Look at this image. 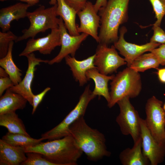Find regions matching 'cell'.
<instances>
[{"instance_id":"cell-6","label":"cell","mask_w":165,"mask_h":165,"mask_svg":"<svg viewBox=\"0 0 165 165\" xmlns=\"http://www.w3.org/2000/svg\"><path fill=\"white\" fill-rule=\"evenodd\" d=\"M96 96L93 93L89 84L87 86L74 108L63 121L55 127L41 135L44 140L49 141L71 135L69 128L71 124L80 117L84 116L90 102Z\"/></svg>"},{"instance_id":"cell-36","label":"cell","mask_w":165,"mask_h":165,"mask_svg":"<svg viewBox=\"0 0 165 165\" xmlns=\"http://www.w3.org/2000/svg\"><path fill=\"white\" fill-rule=\"evenodd\" d=\"M107 2V0H97L94 5V8L96 11L98 13L100 8L105 6Z\"/></svg>"},{"instance_id":"cell-13","label":"cell","mask_w":165,"mask_h":165,"mask_svg":"<svg viewBox=\"0 0 165 165\" xmlns=\"http://www.w3.org/2000/svg\"><path fill=\"white\" fill-rule=\"evenodd\" d=\"M60 46L61 42L59 29V28H54L51 29L50 33L46 36L30 39L19 56H25L35 51H38L44 55L49 54L56 47Z\"/></svg>"},{"instance_id":"cell-38","label":"cell","mask_w":165,"mask_h":165,"mask_svg":"<svg viewBox=\"0 0 165 165\" xmlns=\"http://www.w3.org/2000/svg\"><path fill=\"white\" fill-rule=\"evenodd\" d=\"M9 77L6 71L2 68H0V77Z\"/></svg>"},{"instance_id":"cell-25","label":"cell","mask_w":165,"mask_h":165,"mask_svg":"<svg viewBox=\"0 0 165 165\" xmlns=\"http://www.w3.org/2000/svg\"><path fill=\"white\" fill-rule=\"evenodd\" d=\"M143 54L136 58L129 67L135 71L144 72L152 68H156L160 65L156 56L152 52Z\"/></svg>"},{"instance_id":"cell-14","label":"cell","mask_w":165,"mask_h":165,"mask_svg":"<svg viewBox=\"0 0 165 165\" xmlns=\"http://www.w3.org/2000/svg\"><path fill=\"white\" fill-rule=\"evenodd\" d=\"M28 61V68L23 80L18 84L9 88L13 92L20 94L26 98L30 104L32 105L34 94L31 89V84L34 77L36 67L40 63H47L48 60H44L35 57L33 53L26 55Z\"/></svg>"},{"instance_id":"cell-33","label":"cell","mask_w":165,"mask_h":165,"mask_svg":"<svg viewBox=\"0 0 165 165\" xmlns=\"http://www.w3.org/2000/svg\"><path fill=\"white\" fill-rule=\"evenodd\" d=\"M70 6L73 8L78 13L85 7L87 0H64Z\"/></svg>"},{"instance_id":"cell-22","label":"cell","mask_w":165,"mask_h":165,"mask_svg":"<svg viewBox=\"0 0 165 165\" xmlns=\"http://www.w3.org/2000/svg\"><path fill=\"white\" fill-rule=\"evenodd\" d=\"M57 14L63 19L69 33L72 35H79L77 29L75 19L77 12L70 6L64 0H57Z\"/></svg>"},{"instance_id":"cell-37","label":"cell","mask_w":165,"mask_h":165,"mask_svg":"<svg viewBox=\"0 0 165 165\" xmlns=\"http://www.w3.org/2000/svg\"><path fill=\"white\" fill-rule=\"evenodd\" d=\"M157 74L159 80L162 83H165V68L159 69Z\"/></svg>"},{"instance_id":"cell-24","label":"cell","mask_w":165,"mask_h":165,"mask_svg":"<svg viewBox=\"0 0 165 165\" xmlns=\"http://www.w3.org/2000/svg\"><path fill=\"white\" fill-rule=\"evenodd\" d=\"M0 125L6 127L9 132L30 136L23 122L15 112L0 115Z\"/></svg>"},{"instance_id":"cell-7","label":"cell","mask_w":165,"mask_h":165,"mask_svg":"<svg viewBox=\"0 0 165 165\" xmlns=\"http://www.w3.org/2000/svg\"><path fill=\"white\" fill-rule=\"evenodd\" d=\"M130 98L126 97L117 102L120 112L116 121L122 133L124 135H130L135 143L141 137V118L130 103Z\"/></svg>"},{"instance_id":"cell-12","label":"cell","mask_w":165,"mask_h":165,"mask_svg":"<svg viewBox=\"0 0 165 165\" xmlns=\"http://www.w3.org/2000/svg\"><path fill=\"white\" fill-rule=\"evenodd\" d=\"M127 31L125 27L123 26L120 28L118 39L114 43V46L119 53L124 57L128 67L130 66L136 58L145 52H150L161 45L159 43L151 42L142 45L128 42L124 38V35Z\"/></svg>"},{"instance_id":"cell-23","label":"cell","mask_w":165,"mask_h":165,"mask_svg":"<svg viewBox=\"0 0 165 165\" xmlns=\"http://www.w3.org/2000/svg\"><path fill=\"white\" fill-rule=\"evenodd\" d=\"M13 44V41L10 42L6 55L0 59V66L6 71L14 85H16L22 80V74L21 70L17 67L13 59L12 52Z\"/></svg>"},{"instance_id":"cell-18","label":"cell","mask_w":165,"mask_h":165,"mask_svg":"<svg viewBox=\"0 0 165 165\" xmlns=\"http://www.w3.org/2000/svg\"><path fill=\"white\" fill-rule=\"evenodd\" d=\"M24 148L11 145L0 139V165H19L27 159Z\"/></svg>"},{"instance_id":"cell-26","label":"cell","mask_w":165,"mask_h":165,"mask_svg":"<svg viewBox=\"0 0 165 165\" xmlns=\"http://www.w3.org/2000/svg\"><path fill=\"white\" fill-rule=\"evenodd\" d=\"M2 139L11 145L24 148L34 146L44 140L42 137L38 139H35L30 136L9 132H7Z\"/></svg>"},{"instance_id":"cell-11","label":"cell","mask_w":165,"mask_h":165,"mask_svg":"<svg viewBox=\"0 0 165 165\" xmlns=\"http://www.w3.org/2000/svg\"><path fill=\"white\" fill-rule=\"evenodd\" d=\"M141 137L143 155L151 165H157L163 160L165 156V144L160 143L153 137L145 119L141 118Z\"/></svg>"},{"instance_id":"cell-3","label":"cell","mask_w":165,"mask_h":165,"mask_svg":"<svg viewBox=\"0 0 165 165\" xmlns=\"http://www.w3.org/2000/svg\"><path fill=\"white\" fill-rule=\"evenodd\" d=\"M130 0H108L106 5L100 8L99 43L107 46L118 40L119 26L128 19Z\"/></svg>"},{"instance_id":"cell-28","label":"cell","mask_w":165,"mask_h":165,"mask_svg":"<svg viewBox=\"0 0 165 165\" xmlns=\"http://www.w3.org/2000/svg\"><path fill=\"white\" fill-rule=\"evenodd\" d=\"M26 160L22 162L21 165H55L53 163L43 157L42 155L36 152L26 153Z\"/></svg>"},{"instance_id":"cell-29","label":"cell","mask_w":165,"mask_h":165,"mask_svg":"<svg viewBox=\"0 0 165 165\" xmlns=\"http://www.w3.org/2000/svg\"><path fill=\"white\" fill-rule=\"evenodd\" d=\"M151 3L156 20L153 25L160 26L165 15V0H148Z\"/></svg>"},{"instance_id":"cell-32","label":"cell","mask_w":165,"mask_h":165,"mask_svg":"<svg viewBox=\"0 0 165 165\" xmlns=\"http://www.w3.org/2000/svg\"><path fill=\"white\" fill-rule=\"evenodd\" d=\"M150 52L156 56L160 64L165 65V44H161L158 48L153 49Z\"/></svg>"},{"instance_id":"cell-17","label":"cell","mask_w":165,"mask_h":165,"mask_svg":"<svg viewBox=\"0 0 165 165\" xmlns=\"http://www.w3.org/2000/svg\"><path fill=\"white\" fill-rule=\"evenodd\" d=\"M95 54L81 61L74 57L68 55L65 58L66 64L69 67L75 80L80 86H83L88 81L86 73L90 69L96 68L94 64Z\"/></svg>"},{"instance_id":"cell-20","label":"cell","mask_w":165,"mask_h":165,"mask_svg":"<svg viewBox=\"0 0 165 165\" xmlns=\"http://www.w3.org/2000/svg\"><path fill=\"white\" fill-rule=\"evenodd\" d=\"M115 75H108L101 73L96 68L90 69L87 71L86 76L88 80L92 79L95 83V87L92 91L96 96H102L108 103L110 100V94L108 87V83L112 80Z\"/></svg>"},{"instance_id":"cell-4","label":"cell","mask_w":165,"mask_h":165,"mask_svg":"<svg viewBox=\"0 0 165 165\" xmlns=\"http://www.w3.org/2000/svg\"><path fill=\"white\" fill-rule=\"evenodd\" d=\"M110 85V100L107 104L109 108L125 97L134 98L139 95L142 89L141 76L138 72L128 67L115 75Z\"/></svg>"},{"instance_id":"cell-30","label":"cell","mask_w":165,"mask_h":165,"mask_svg":"<svg viewBox=\"0 0 165 165\" xmlns=\"http://www.w3.org/2000/svg\"><path fill=\"white\" fill-rule=\"evenodd\" d=\"M152 29L153 34L150 38V42L161 44H165V32L160 26L153 25Z\"/></svg>"},{"instance_id":"cell-1","label":"cell","mask_w":165,"mask_h":165,"mask_svg":"<svg viewBox=\"0 0 165 165\" xmlns=\"http://www.w3.org/2000/svg\"><path fill=\"white\" fill-rule=\"evenodd\" d=\"M25 153L36 152L55 165H76L83 152L73 137L68 135L62 138L41 142L33 146L24 148Z\"/></svg>"},{"instance_id":"cell-39","label":"cell","mask_w":165,"mask_h":165,"mask_svg":"<svg viewBox=\"0 0 165 165\" xmlns=\"http://www.w3.org/2000/svg\"><path fill=\"white\" fill-rule=\"evenodd\" d=\"M163 109L165 112V103H164V105H163Z\"/></svg>"},{"instance_id":"cell-19","label":"cell","mask_w":165,"mask_h":165,"mask_svg":"<svg viewBox=\"0 0 165 165\" xmlns=\"http://www.w3.org/2000/svg\"><path fill=\"white\" fill-rule=\"evenodd\" d=\"M120 162L123 165H148L150 161L143 154L142 151L141 137L136 142L132 148H127L119 155Z\"/></svg>"},{"instance_id":"cell-31","label":"cell","mask_w":165,"mask_h":165,"mask_svg":"<svg viewBox=\"0 0 165 165\" xmlns=\"http://www.w3.org/2000/svg\"><path fill=\"white\" fill-rule=\"evenodd\" d=\"M50 89V87H47L39 94L36 95L34 94L32 100L33 108L32 112V115L35 113L37 107L42 100L45 95Z\"/></svg>"},{"instance_id":"cell-21","label":"cell","mask_w":165,"mask_h":165,"mask_svg":"<svg viewBox=\"0 0 165 165\" xmlns=\"http://www.w3.org/2000/svg\"><path fill=\"white\" fill-rule=\"evenodd\" d=\"M28 101L22 96L12 92L9 88L0 96V115L23 109Z\"/></svg>"},{"instance_id":"cell-10","label":"cell","mask_w":165,"mask_h":165,"mask_svg":"<svg viewBox=\"0 0 165 165\" xmlns=\"http://www.w3.org/2000/svg\"><path fill=\"white\" fill-rule=\"evenodd\" d=\"M59 29L60 32L61 49L58 54L55 57L48 60L47 64L50 65L60 62L63 59L69 55L74 57L76 51L82 43L89 35L85 33H82L76 36L70 35L67 32L64 21L60 17H59Z\"/></svg>"},{"instance_id":"cell-27","label":"cell","mask_w":165,"mask_h":165,"mask_svg":"<svg viewBox=\"0 0 165 165\" xmlns=\"http://www.w3.org/2000/svg\"><path fill=\"white\" fill-rule=\"evenodd\" d=\"M18 37L9 30L6 32H0V58L7 54L10 42L16 40Z\"/></svg>"},{"instance_id":"cell-9","label":"cell","mask_w":165,"mask_h":165,"mask_svg":"<svg viewBox=\"0 0 165 165\" xmlns=\"http://www.w3.org/2000/svg\"><path fill=\"white\" fill-rule=\"evenodd\" d=\"M94 64L101 73L108 75L116 72L119 68L127 64V62L119 55L114 45L109 47L99 43L95 54Z\"/></svg>"},{"instance_id":"cell-2","label":"cell","mask_w":165,"mask_h":165,"mask_svg":"<svg viewBox=\"0 0 165 165\" xmlns=\"http://www.w3.org/2000/svg\"><path fill=\"white\" fill-rule=\"evenodd\" d=\"M69 131L70 135L89 160L96 162L105 156H110L111 153L107 149L104 135L89 126L84 116L71 124Z\"/></svg>"},{"instance_id":"cell-34","label":"cell","mask_w":165,"mask_h":165,"mask_svg":"<svg viewBox=\"0 0 165 165\" xmlns=\"http://www.w3.org/2000/svg\"><path fill=\"white\" fill-rule=\"evenodd\" d=\"M14 85L9 77H0V96L2 95L5 90Z\"/></svg>"},{"instance_id":"cell-5","label":"cell","mask_w":165,"mask_h":165,"mask_svg":"<svg viewBox=\"0 0 165 165\" xmlns=\"http://www.w3.org/2000/svg\"><path fill=\"white\" fill-rule=\"evenodd\" d=\"M57 4L46 8L41 6L32 12H28L27 16L29 20V28L22 31L23 35L18 37L15 42L29 38H34L40 32H45L47 30L59 28V18H57Z\"/></svg>"},{"instance_id":"cell-8","label":"cell","mask_w":165,"mask_h":165,"mask_svg":"<svg viewBox=\"0 0 165 165\" xmlns=\"http://www.w3.org/2000/svg\"><path fill=\"white\" fill-rule=\"evenodd\" d=\"M163 102L154 96L145 105V123L152 135L158 142L165 144V112Z\"/></svg>"},{"instance_id":"cell-35","label":"cell","mask_w":165,"mask_h":165,"mask_svg":"<svg viewBox=\"0 0 165 165\" xmlns=\"http://www.w3.org/2000/svg\"><path fill=\"white\" fill-rule=\"evenodd\" d=\"M9 0H0L1 2H4ZM24 2L31 6L35 5L38 3L39 0H17ZM57 3V0H50L49 4L50 5H54Z\"/></svg>"},{"instance_id":"cell-16","label":"cell","mask_w":165,"mask_h":165,"mask_svg":"<svg viewBox=\"0 0 165 165\" xmlns=\"http://www.w3.org/2000/svg\"><path fill=\"white\" fill-rule=\"evenodd\" d=\"M31 6L27 3H17L13 5L3 8L0 10V27L2 31L9 30L11 22L14 20L27 16V10Z\"/></svg>"},{"instance_id":"cell-15","label":"cell","mask_w":165,"mask_h":165,"mask_svg":"<svg viewBox=\"0 0 165 165\" xmlns=\"http://www.w3.org/2000/svg\"><path fill=\"white\" fill-rule=\"evenodd\" d=\"M95 10L94 5L87 2L84 8L77 14L80 21V25H77L79 33H85L92 36L99 43L98 29L100 27V17Z\"/></svg>"}]
</instances>
